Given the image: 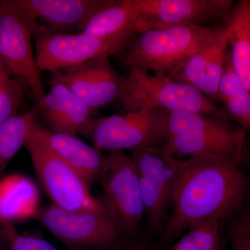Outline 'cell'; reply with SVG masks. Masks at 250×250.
<instances>
[{
  "label": "cell",
  "instance_id": "1",
  "mask_svg": "<svg viewBox=\"0 0 250 250\" xmlns=\"http://www.w3.org/2000/svg\"><path fill=\"white\" fill-rule=\"evenodd\" d=\"M240 162L228 156L203 154L179 159L172 206L164 238L170 241L193 225L232 218L249 185Z\"/></svg>",
  "mask_w": 250,
  "mask_h": 250
},
{
  "label": "cell",
  "instance_id": "2",
  "mask_svg": "<svg viewBox=\"0 0 250 250\" xmlns=\"http://www.w3.org/2000/svg\"><path fill=\"white\" fill-rule=\"evenodd\" d=\"M162 147L178 159L213 154L241 162L246 154V131L216 117L169 113L168 136Z\"/></svg>",
  "mask_w": 250,
  "mask_h": 250
},
{
  "label": "cell",
  "instance_id": "3",
  "mask_svg": "<svg viewBox=\"0 0 250 250\" xmlns=\"http://www.w3.org/2000/svg\"><path fill=\"white\" fill-rule=\"evenodd\" d=\"M118 101L122 110L149 108L168 113H189L229 120L223 108L191 85L177 82L166 74L151 75L147 70L129 67Z\"/></svg>",
  "mask_w": 250,
  "mask_h": 250
},
{
  "label": "cell",
  "instance_id": "4",
  "mask_svg": "<svg viewBox=\"0 0 250 250\" xmlns=\"http://www.w3.org/2000/svg\"><path fill=\"white\" fill-rule=\"evenodd\" d=\"M213 27L179 26L136 32L123 49V65L170 75L198 50Z\"/></svg>",
  "mask_w": 250,
  "mask_h": 250
},
{
  "label": "cell",
  "instance_id": "5",
  "mask_svg": "<svg viewBox=\"0 0 250 250\" xmlns=\"http://www.w3.org/2000/svg\"><path fill=\"white\" fill-rule=\"evenodd\" d=\"M169 113L158 108L121 110L94 118L85 137L100 152L162 147L168 136Z\"/></svg>",
  "mask_w": 250,
  "mask_h": 250
},
{
  "label": "cell",
  "instance_id": "6",
  "mask_svg": "<svg viewBox=\"0 0 250 250\" xmlns=\"http://www.w3.org/2000/svg\"><path fill=\"white\" fill-rule=\"evenodd\" d=\"M36 218L69 250H106L124 236L103 200L96 208L85 210H68L52 205Z\"/></svg>",
  "mask_w": 250,
  "mask_h": 250
},
{
  "label": "cell",
  "instance_id": "7",
  "mask_svg": "<svg viewBox=\"0 0 250 250\" xmlns=\"http://www.w3.org/2000/svg\"><path fill=\"white\" fill-rule=\"evenodd\" d=\"M39 123L31 129L24 147L36 177L53 205L68 210L90 209L101 205L102 199L92 197L88 184L50 149L39 133Z\"/></svg>",
  "mask_w": 250,
  "mask_h": 250
},
{
  "label": "cell",
  "instance_id": "8",
  "mask_svg": "<svg viewBox=\"0 0 250 250\" xmlns=\"http://www.w3.org/2000/svg\"><path fill=\"white\" fill-rule=\"evenodd\" d=\"M136 33L129 30L98 37L83 33L44 34L34 38L38 65L41 72H53L78 66L100 57L122 52Z\"/></svg>",
  "mask_w": 250,
  "mask_h": 250
},
{
  "label": "cell",
  "instance_id": "9",
  "mask_svg": "<svg viewBox=\"0 0 250 250\" xmlns=\"http://www.w3.org/2000/svg\"><path fill=\"white\" fill-rule=\"evenodd\" d=\"M115 0H5L31 31L33 38L44 34L81 33L93 15Z\"/></svg>",
  "mask_w": 250,
  "mask_h": 250
},
{
  "label": "cell",
  "instance_id": "10",
  "mask_svg": "<svg viewBox=\"0 0 250 250\" xmlns=\"http://www.w3.org/2000/svg\"><path fill=\"white\" fill-rule=\"evenodd\" d=\"M99 183L108 213L123 235L137 232L144 216L139 173L131 157L123 151L110 152Z\"/></svg>",
  "mask_w": 250,
  "mask_h": 250
},
{
  "label": "cell",
  "instance_id": "11",
  "mask_svg": "<svg viewBox=\"0 0 250 250\" xmlns=\"http://www.w3.org/2000/svg\"><path fill=\"white\" fill-rule=\"evenodd\" d=\"M139 173L144 215L152 231H157L165 222L172 206L179 159L163 147H146L130 151Z\"/></svg>",
  "mask_w": 250,
  "mask_h": 250
},
{
  "label": "cell",
  "instance_id": "12",
  "mask_svg": "<svg viewBox=\"0 0 250 250\" xmlns=\"http://www.w3.org/2000/svg\"><path fill=\"white\" fill-rule=\"evenodd\" d=\"M136 32L179 27L205 26L225 18L234 3L231 0H134Z\"/></svg>",
  "mask_w": 250,
  "mask_h": 250
},
{
  "label": "cell",
  "instance_id": "13",
  "mask_svg": "<svg viewBox=\"0 0 250 250\" xmlns=\"http://www.w3.org/2000/svg\"><path fill=\"white\" fill-rule=\"evenodd\" d=\"M0 60L11 76L30 89L36 103L45 95L33 36L13 10L0 4Z\"/></svg>",
  "mask_w": 250,
  "mask_h": 250
},
{
  "label": "cell",
  "instance_id": "14",
  "mask_svg": "<svg viewBox=\"0 0 250 250\" xmlns=\"http://www.w3.org/2000/svg\"><path fill=\"white\" fill-rule=\"evenodd\" d=\"M109 57H100L78 66L53 72L52 80L62 82L93 111L118 100L126 83L112 66Z\"/></svg>",
  "mask_w": 250,
  "mask_h": 250
},
{
  "label": "cell",
  "instance_id": "15",
  "mask_svg": "<svg viewBox=\"0 0 250 250\" xmlns=\"http://www.w3.org/2000/svg\"><path fill=\"white\" fill-rule=\"evenodd\" d=\"M229 50L225 23L214 25L201 47L184 62L171 78L191 85L210 101H218V88Z\"/></svg>",
  "mask_w": 250,
  "mask_h": 250
},
{
  "label": "cell",
  "instance_id": "16",
  "mask_svg": "<svg viewBox=\"0 0 250 250\" xmlns=\"http://www.w3.org/2000/svg\"><path fill=\"white\" fill-rule=\"evenodd\" d=\"M54 132L85 136L95 111L62 82L51 80L50 89L34 108Z\"/></svg>",
  "mask_w": 250,
  "mask_h": 250
},
{
  "label": "cell",
  "instance_id": "17",
  "mask_svg": "<svg viewBox=\"0 0 250 250\" xmlns=\"http://www.w3.org/2000/svg\"><path fill=\"white\" fill-rule=\"evenodd\" d=\"M39 133L50 149L75 171L90 187L98 182L106 166L107 155L76 136L54 132L39 123Z\"/></svg>",
  "mask_w": 250,
  "mask_h": 250
},
{
  "label": "cell",
  "instance_id": "18",
  "mask_svg": "<svg viewBox=\"0 0 250 250\" xmlns=\"http://www.w3.org/2000/svg\"><path fill=\"white\" fill-rule=\"evenodd\" d=\"M39 205V189L29 177L14 174L0 179V225L37 218Z\"/></svg>",
  "mask_w": 250,
  "mask_h": 250
},
{
  "label": "cell",
  "instance_id": "19",
  "mask_svg": "<svg viewBox=\"0 0 250 250\" xmlns=\"http://www.w3.org/2000/svg\"><path fill=\"white\" fill-rule=\"evenodd\" d=\"M223 22L233 66L250 93V0L233 5Z\"/></svg>",
  "mask_w": 250,
  "mask_h": 250
},
{
  "label": "cell",
  "instance_id": "20",
  "mask_svg": "<svg viewBox=\"0 0 250 250\" xmlns=\"http://www.w3.org/2000/svg\"><path fill=\"white\" fill-rule=\"evenodd\" d=\"M218 101L229 119L250 132V93L237 75L233 66L229 49L218 88Z\"/></svg>",
  "mask_w": 250,
  "mask_h": 250
},
{
  "label": "cell",
  "instance_id": "21",
  "mask_svg": "<svg viewBox=\"0 0 250 250\" xmlns=\"http://www.w3.org/2000/svg\"><path fill=\"white\" fill-rule=\"evenodd\" d=\"M136 18L134 0H115L113 4L93 15L81 33L104 37L126 31H135Z\"/></svg>",
  "mask_w": 250,
  "mask_h": 250
},
{
  "label": "cell",
  "instance_id": "22",
  "mask_svg": "<svg viewBox=\"0 0 250 250\" xmlns=\"http://www.w3.org/2000/svg\"><path fill=\"white\" fill-rule=\"evenodd\" d=\"M39 121L35 109L16 114L0 125V175L25 146L28 136Z\"/></svg>",
  "mask_w": 250,
  "mask_h": 250
},
{
  "label": "cell",
  "instance_id": "23",
  "mask_svg": "<svg viewBox=\"0 0 250 250\" xmlns=\"http://www.w3.org/2000/svg\"><path fill=\"white\" fill-rule=\"evenodd\" d=\"M221 223L210 220L193 225L167 250H227L220 234Z\"/></svg>",
  "mask_w": 250,
  "mask_h": 250
},
{
  "label": "cell",
  "instance_id": "24",
  "mask_svg": "<svg viewBox=\"0 0 250 250\" xmlns=\"http://www.w3.org/2000/svg\"><path fill=\"white\" fill-rule=\"evenodd\" d=\"M25 84L11 76L0 60V125L17 113L24 98Z\"/></svg>",
  "mask_w": 250,
  "mask_h": 250
},
{
  "label": "cell",
  "instance_id": "25",
  "mask_svg": "<svg viewBox=\"0 0 250 250\" xmlns=\"http://www.w3.org/2000/svg\"><path fill=\"white\" fill-rule=\"evenodd\" d=\"M0 238L6 250H59L45 239L20 233L11 224L0 225Z\"/></svg>",
  "mask_w": 250,
  "mask_h": 250
},
{
  "label": "cell",
  "instance_id": "26",
  "mask_svg": "<svg viewBox=\"0 0 250 250\" xmlns=\"http://www.w3.org/2000/svg\"><path fill=\"white\" fill-rule=\"evenodd\" d=\"M231 250H250V210L237 215L230 225Z\"/></svg>",
  "mask_w": 250,
  "mask_h": 250
},
{
  "label": "cell",
  "instance_id": "27",
  "mask_svg": "<svg viewBox=\"0 0 250 250\" xmlns=\"http://www.w3.org/2000/svg\"><path fill=\"white\" fill-rule=\"evenodd\" d=\"M120 250H150L147 246H145L144 244L141 243H134V244L130 245L125 247V248H122Z\"/></svg>",
  "mask_w": 250,
  "mask_h": 250
},
{
  "label": "cell",
  "instance_id": "28",
  "mask_svg": "<svg viewBox=\"0 0 250 250\" xmlns=\"http://www.w3.org/2000/svg\"><path fill=\"white\" fill-rule=\"evenodd\" d=\"M0 15H1V12H0Z\"/></svg>",
  "mask_w": 250,
  "mask_h": 250
}]
</instances>
